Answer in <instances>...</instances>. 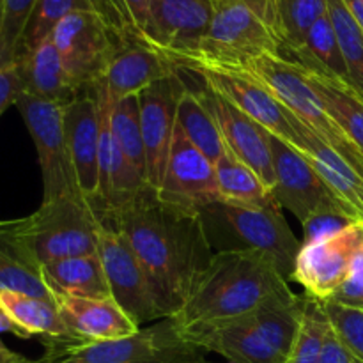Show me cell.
Segmentation results:
<instances>
[{
  "label": "cell",
  "instance_id": "cell-1",
  "mask_svg": "<svg viewBox=\"0 0 363 363\" xmlns=\"http://www.w3.org/2000/svg\"><path fill=\"white\" fill-rule=\"evenodd\" d=\"M101 222L130 243L160 315L172 318L215 255L201 213L165 204L147 188L128 206L106 213Z\"/></svg>",
  "mask_w": 363,
  "mask_h": 363
},
{
  "label": "cell",
  "instance_id": "cell-2",
  "mask_svg": "<svg viewBox=\"0 0 363 363\" xmlns=\"http://www.w3.org/2000/svg\"><path fill=\"white\" fill-rule=\"evenodd\" d=\"M291 291L289 280L262 255L215 252L183 307L169 318L181 337L250 318L266 301Z\"/></svg>",
  "mask_w": 363,
  "mask_h": 363
},
{
  "label": "cell",
  "instance_id": "cell-3",
  "mask_svg": "<svg viewBox=\"0 0 363 363\" xmlns=\"http://www.w3.org/2000/svg\"><path fill=\"white\" fill-rule=\"evenodd\" d=\"M13 223L21 245L39 266L98 250L101 220L82 195L45 201L38 211Z\"/></svg>",
  "mask_w": 363,
  "mask_h": 363
},
{
  "label": "cell",
  "instance_id": "cell-4",
  "mask_svg": "<svg viewBox=\"0 0 363 363\" xmlns=\"http://www.w3.org/2000/svg\"><path fill=\"white\" fill-rule=\"evenodd\" d=\"M195 64V62H194ZM222 67V66H220ZM264 85L303 126L339 152L363 177V152L326 112L318 92L312 89L303 67L282 53L259 57L241 67H233Z\"/></svg>",
  "mask_w": 363,
  "mask_h": 363
},
{
  "label": "cell",
  "instance_id": "cell-5",
  "mask_svg": "<svg viewBox=\"0 0 363 363\" xmlns=\"http://www.w3.org/2000/svg\"><path fill=\"white\" fill-rule=\"evenodd\" d=\"M41 363H190L206 353L181 337L170 319L140 328L124 339L80 342L71 337L43 340Z\"/></svg>",
  "mask_w": 363,
  "mask_h": 363
},
{
  "label": "cell",
  "instance_id": "cell-6",
  "mask_svg": "<svg viewBox=\"0 0 363 363\" xmlns=\"http://www.w3.org/2000/svg\"><path fill=\"white\" fill-rule=\"evenodd\" d=\"M206 227L229 236L225 250H247L262 255L291 280L301 241L296 240L289 223L277 204L245 206L216 202L201 211Z\"/></svg>",
  "mask_w": 363,
  "mask_h": 363
},
{
  "label": "cell",
  "instance_id": "cell-7",
  "mask_svg": "<svg viewBox=\"0 0 363 363\" xmlns=\"http://www.w3.org/2000/svg\"><path fill=\"white\" fill-rule=\"evenodd\" d=\"M282 53L272 25L241 0H213V16L197 53L181 64L241 67L259 57Z\"/></svg>",
  "mask_w": 363,
  "mask_h": 363
},
{
  "label": "cell",
  "instance_id": "cell-8",
  "mask_svg": "<svg viewBox=\"0 0 363 363\" xmlns=\"http://www.w3.org/2000/svg\"><path fill=\"white\" fill-rule=\"evenodd\" d=\"M269 140L275 169L272 194L280 209L291 211L301 223L318 215H340L362 222L357 211L325 183L303 152L272 133Z\"/></svg>",
  "mask_w": 363,
  "mask_h": 363
},
{
  "label": "cell",
  "instance_id": "cell-9",
  "mask_svg": "<svg viewBox=\"0 0 363 363\" xmlns=\"http://www.w3.org/2000/svg\"><path fill=\"white\" fill-rule=\"evenodd\" d=\"M197 74L211 91L229 99L234 106L247 113L268 133L282 138L294 149L303 152L307 128L259 82L233 67L209 64H181Z\"/></svg>",
  "mask_w": 363,
  "mask_h": 363
},
{
  "label": "cell",
  "instance_id": "cell-10",
  "mask_svg": "<svg viewBox=\"0 0 363 363\" xmlns=\"http://www.w3.org/2000/svg\"><path fill=\"white\" fill-rule=\"evenodd\" d=\"M67 103L46 101L21 92L16 106L38 151L43 177V202L64 195H80L74 181L64 128Z\"/></svg>",
  "mask_w": 363,
  "mask_h": 363
},
{
  "label": "cell",
  "instance_id": "cell-11",
  "mask_svg": "<svg viewBox=\"0 0 363 363\" xmlns=\"http://www.w3.org/2000/svg\"><path fill=\"white\" fill-rule=\"evenodd\" d=\"M67 78L78 92H85L105 74L117 50L124 46L101 18L92 11L67 14L52 32Z\"/></svg>",
  "mask_w": 363,
  "mask_h": 363
},
{
  "label": "cell",
  "instance_id": "cell-12",
  "mask_svg": "<svg viewBox=\"0 0 363 363\" xmlns=\"http://www.w3.org/2000/svg\"><path fill=\"white\" fill-rule=\"evenodd\" d=\"M363 243V222H353L339 233L301 245L291 280L307 296L326 303L350 277L354 255Z\"/></svg>",
  "mask_w": 363,
  "mask_h": 363
},
{
  "label": "cell",
  "instance_id": "cell-13",
  "mask_svg": "<svg viewBox=\"0 0 363 363\" xmlns=\"http://www.w3.org/2000/svg\"><path fill=\"white\" fill-rule=\"evenodd\" d=\"M96 254L103 264L110 294L119 307L140 328L145 323L160 321L162 315L152 298L144 268L123 234L101 222Z\"/></svg>",
  "mask_w": 363,
  "mask_h": 363
},
{
  "label": "cell",
  "instance_id": "cell-14",
  "mask_svg": "<svg viewBox=\"0 0 363 363\" xmlns=\"http://www.w3.org/2000/svg\"><path fill=\"white\" fill-rule=\"evenodd\" d=\"M211 16V0H151L142 43L176 64L197 53Z\"/></svg>",
  "mask_w": 363,
  "mask_h": 363
},
{
  "label": "cell",
  "instance_id": "cell-15",
  "mask_svg": "<svg viewBox=\"0 0 363 363\" xmlns=\"http://www.w3.org/2000/svg\"><path fill=\"white\" fill-rule=\"evenodd\" d=\"M155 195L165 204L191 213L220 202L215 163L190 144L179 126H176L165 174Z\"/></svg>",
  "mask_w": 363,
  "mask_h": 363
},
{
  "label": "cell",
  "instance_id": "cell-16",
  "mask_svg": "<svg viewBox=\"0 0 363 363\" xmlns=\"http://www.w3.org/2000/svg\"><path fill=\"white\" fill-rule=\"evenodd\" d=\"M186 91L179 67L176 73L156 82L138 94L142 137H144L147 184L156 191L162 184L177 126V106Z\"/></svg>",
  "mask_w": 363,
  "mask_h": 363
},
{
  "label": "cell",
  "instance_id": "cell-17",
  "mask_svg": "<svg viewBox=\"0 0 363 363\" xmlns=\"http://www.w3.org/2000/svg\"><path fill=\"white\" fill-rule=\"evenodd\" d=\"M67 149L78 194L94 208L99 202V135L101 103L91 92H82L66 105L64 113Z\"/></svg>",
  "mask_w": 363,
  "mask_h": 363
},
{
  "label": "cell",
  "instance_id": "cell-18",
  "mask_svg": "<svg viewBox=\"0 0 363 363\" xmlns=\"http://www.w3.org/2000/svg\"><path fill=\"white\" fill-rule=\"evenodd\" d=\"M201 92L213 116L216 117L227 152L254 170L262 183L272 190L275 184V169H273L272 140L268 131L259 126L247 113L241 112L238 106H234L229 99L211 91L204 82L201 85Z\"/></svg>",
  "mask_w": 363,
  "mask_h": 363
},
{
  "label": "cell",
  "instance_id": "cell-19",
  "mask_svg": "<svg viewBox=\"0 0 363 363\" xmlns=\"http://www.w3.org/2000/svg\"><path fill=\"white\" fill-rule=\"evenodd\" d=\"M177 66L158 50L144 43L121 46L98 82L108 101L138 96L156 82L176 73Z\"/></svg>",
  "mask_w": 363,
  "mask_h": 363
},
{
  "label": "cell",
  "instance_id": "cell-20",
  "mask_svg": "<svg viewBox=\"0 0 363 363\" xmlns=\"http://www.w3.org/2000/svg\"><path fill=\"white\" fill-rule=\"evenodd\" d=\"M55 301L73 340L106 342L124 339L140 330L113 298L62 296Z\"/></svg>",
  "mask_w": 363,
  "mask_h": 363
},
{
  "label": "cell",
  "instance_id": "cell-21",
  "mask_svg": "<svg viewBox=\"0 0 363 363\" xmlns=\"http://www.w3.org/2000/svg\"><path fill=\"white\" fill-rule=\"evenodd\" d=\"M204 353H216L229 363H286L247 319L213 326L183 337Z\"/></svg>",
  "mask_w": 363,
  "mask_h": 363
},
{
  "label": "cell",
  "instance_id": "cell-22",
  "mask_svg": "<svg viewBox=\"0 0 363 363\" xmlns=\"http://www.w3.org/2000/svg\"><path fill=\"white\" fill-rule=\"evenodd\" d=\"M16 64L20 67L21 80H23V92L34 96V98L69 103L78 94H82L67 78L52 38L45 39L30 52L21 55Z\"/></svg>",
  "mask_w": 363,
  "mask_h": 363
},
{
  "label": "cell",
  "instance_id": "cell-23",
  "mask_svg": "<svg viewBox=\"0 0 363 363\" xmlns=\"http://www.w3.org/2000/svg\"><path fill=\"white\" fill-rule=\"evenodd\" d=\"M41 275L53 298H112L98 254L57 259L41 266Z\"/></svg>",
  "mask_w": 363,
  "mask_h": 363
},
{
  "label": "cell",
  "instance_id": "cell-24",
  "mask_svg": "<svg viewBox=\"0 0 363 363\" xmlns=\"http://www.w3.org/2000/svg\"><path fill=\"white\" fill-rule=\"evenodd\" d=\"M0 291L53 300L41 275V266L21 245L13 220H0Z\"/></svg>",
  "mask_w": 363,
  "mask_h": 363
},
{
  "label": "cell",
  "instance_id": "cell-25",
  "mask_svg": "<svg viewBox=\"0 0 363 363\" xmlns=\"http://www.w3.org/2000/svg\"><path fill=\"white\" fill-rule=\"evenodd\" d=\"M0 311L14 323L21 339L41 337L46 340L71 337L57 301L53 300L0 291Z\"/></svg>",
  "mask_w": 363,
  "mask_h": 363
},
{
  "label": "cell",
  "instance_id": "cell-26",
  "mask_svg": "<svg viewBox=\"0 0 363 363\" xmlns=\"http://www.w3.org/2000/svg\"><path fill=\"white\" fill-rule=\"evenodd\" d=\"M303 155L311 160L325 183L357 211L363 222V177L360 174L308 128L305 130Z\"/></svg>",
  "mask_w": 363,
  "mask_h": 363
},
{
  "label": "cell",
  "instance_id": "cell-27",
  "mask_svg": "<svg viewBox=\"0 0 363 363\" xmlns=\"http://www.w3.org/2000/svg\"><path fill=\"white\" fill-rule=\"evenodd\" d=\"M303 67V66H301ZM312 89L318 92L337 126L363 152V98L346 82H340L318 69L303 67Z\"/></svg>",
  "mask_w": 363,
  "mask_h": 363
},
{
  "label": "cell",
  "instance_id": "cell-28",
  "mask_svg": "<svg viewBox=\"0 0 363 363\" xmlns=\"http://www.w3.org/2000/svg\"><path fill=\"white\" fill-rule=\"evenodd\" d=\"M303 307L305 298H300L293 291H287L266 301L257 312L248 318V321L261 333L262 339L287 360L300 330Z\"/></svg>",
  "mask_w": 363,
  "mask_h": 363
},
{
  "label": "cell",
  "instance_id": "cell-29",
  "mask_svg": "<svg viewBox=\"0 0 363 363\" xmlns=\"http://www.w3.org/2000/svg\"><path fill=\"white\" fill-rule=\"evenodd\" d=\"M287 59L294 60L296 64L311 69H318L321 73L330 74L340 82L351 85L350 73H347L346 60H344L342 50H340L339 39H337L335 28H333L330 16L319 18L308 32L305 34L303 41L294 50L282 53Z\"/></svg>",
  "mask_w": 363,
  "mask_h": 363
},
{
  "label": "cell",
  "instance_id": "cell-30",
  "mask_svg": "<svg viewBox=\"0 0 363 363\" xmlns=\"http://www.w3.org/2000/svg\"><path fill=\"white\" fill-rule=\"evenodd\" d=\"M177 126L190 144L213 163L218 162L227 152L216 117L206 103L201 89H194L186 84V91L181 96L177 106Z\"/></svg>",
  "mask_w": 363,
  "mask_h": 363
},
{
  "label": "cell",
  "instance_id": "cell-31",
  "mask_svg": "<svg viewBox=\"0 0 363 363\" xmlns=\"http://www.w3.org/2000/svg\"><path fill=\"white\" fill-rule=\"evenodd\" d=\"M215 170L220 202L245 206L277 204L272 190L262 183L261 177L230 152H225L215 163Z\"/></svg>",
  "mask_w": 363,
  "mask_h": 363
},
{
  "label": "cell",
  "instance_id": "cell-32",
  "mask_svg": "<svg viewBox=\"0 0 363 363\" xmlns=\"http://www.w3.org/2000/svg\"><path fill=\"white\" fill-rule=\"evenodd\" d=\"M273 30L282 43V53L294 50L308 28L328 14V0H272Z\"/></svg>",
  "mask_w": 363,
  "mask_h": 363
},
{
  "label": "cell",
  "instance_id": "cell-33",
  "mask_svg": "<svg viewBox=\"0 0 363 363\" xmlns=\"http://www.w3.org/2000/svg\"><path fill=\"white\" fill-rule=\"evenodd\" d=\"M108 117L113 138H116L119 149L137 167L138 172L147 179L138 96H130V98L119 99V101H108Z\"/></svg>",
  "mask_w": 363,
  "mask_h": 363
},
{
  "label": "cell",
  "instance_id": "cell-34",
  "mask_svg": "<svg viewBox=\"0 0 363 363\" xmlns=\"http://www.w3.org/2000/svg\"><path fill=\"white\" fill-rule=\"evenodd\" d=\"M328 16L346 60L351 87L363 98V32L342 0H328Z\"/></svg>",
  "mask_w": 363,
  "mask_h": 363
},
{
  "label": "cell",
  "instance_id": "cell-35",
  "mask_svg": "<svg viewBox=\"0 0 363 363\" xmlns=\"http://www.w3.org/2000/svg\"><path fill=\"white\" fill-rule=\"evenodd\" d=\"M328 330L330 323L323 311L321 301L305 296L300 330H298V335L286 363H319Z\"/></svg>",
  "mask_w": 363,
  "mask_h": 363
},
{
  "label": "cell",
  "instance_id": "cell-36",
  "mask_svg": "<svg viewBox=\"0 0 363 363\" xmlns=\"http://www.w3.org/2000/svg\"><path fill=\"white\" fill-rule=\"evenodd\" d=\"M38 0H0V69L16 64Z\"/></svg>",
  "mask_w": 363,
  "mask_h": 363
},
{
  "label": "cell",
  "instance_id": "cell-37",
  "mask_svg": "<svg viewBox=\"0 0 363 363\" xmlns=\"http://www.w3.org/2000/svg\"><path fill=\"white\" fill-rule=\"evenodd\" d=\"M74 11H92L89 0H38L21 41L20 57L48 39L57 25Z\"/></svg>",
  "mask_w": 363,
  "mask_h": 363
},
{
  "label": "cell",
  "instance_id": "cell-38",
  "mask_svg": "<svg viewBox=\"0 0 363 363\" xmlns=\"http://www.w3.org/2000/svg\"><path fill=\"white\" fill-rule=\"evenodd\" d=\"M330 328L350 351L357 363H363V311L362 308L346 307V305L326 301L323 303Z\"/></svg>",
  "mask_w": 363,
  "mask_h": 363
},
{
  "label": "cell",
  "instance_id": "cell-39",
  "mask_svg": "<svg viewBox=\"0 0 363 363\" xmlns=\"http://www.w3.org/2000/svg\"><path fill=\"white\" fill-rule=\"evenodd\" d=\"M92 13L101 18L103 23L112 30V34L123 45L142 43L137 27L133 23L126 0H89Z\"/></svg>",
  "mask_w": 363,
  "mask_h": 363
},
{
  "label": "cell",
  "instance_id": "cell-40",
  "mask_svg": "<svg viewBox=\"0 0 363 363\" xmlns=\"http://www.w3.org/2000/svg\"><path fill=\"white\" fill-rule=\"evenodd\" d=\"M330 301L346 305V307L362 308L363 311V243L360 250L354 255L350 277H347L346 282L342 284V287L337 291L335 296Z\"/></svg>",
  "mask_w": 363,
  "mask_h": 363
},
{
  "label": "cell",
  "instance_id": "cell-41",
  "mask_svg": "<svg viewBox=\"0 0 363 363\" xmlns=\"http://www.w3.org/2000/svg\"><path fill=\"white\" fill-rule=\"evenodd\" d=\"M353 222L354 220H350L346 218V216H340V215L312 216L311 220L301 223V225H303V241H301V245L323 240V238L326 236H332V234L339 233L340 229H344V227L350 225V223Z\"/></svg>",
  "mask_w": 363,
  "mask_h": 363
},
{
  "label": "cell",
  "instance_id": "cell-42",
  "mask_svg": "<svg viewBox=\"0 0 363 363\" xmlns=\"http://www.w3.org/2000/svg\"><path fill=\"white\" fill-rule=\"evenodd\" d=\"M21 92H23V80L18 64L0 69V116L11 105H16Z\"/></svg>",
  "mask_w": 363,
  "mask_h": 363
},
{
  "label": "cell",
  "instance_id": "cell-43",
  "mask_svg": "<svg viewBox=\"0 0 363 363\" xmlns=\"http://www.w3.org/2000/svg\"><path fill=\"white\" fill-rule=\"evenodd\" d=\"M319 363H357V360L351 357L350 351L342 346V342L337 339L333 330L330 328L328 333H326L325 344H323Z\"/></svg>",
  "mask_w": 363,
  "mask_h": 363
},
{
  "label": "cell",
  "instance_id": "cell-44",
  "mask_svg": "<svg viewBox=\"0 0 363 363\" xmlns=\"http://www.w3.org/2000/svg\"><path fill=\"white\" fill-rule=\"evenodd\" d=\"M247 6H250L255 13L261 18H264L269 25L273 27V9H272V0H241Z\"/></svg>",
  "mask_w": 363,
  "mask_h": 363
},
{
  "label": "cell",
  "instance_id": "cell-45",
  "mask_svg": "<svg viewBox=\"0 0 363 363\" xmlns=\"http://www.w3.org/2000/svg\"><path fill=\"white\" fill-rule=\"evenodd\" d=\"M342 2L347 7L351 16H353V20L357 21L360 30L363 32V0H342Z\"/></svg>",
  "mask_w": 363,
  "mask_h": 363
},
{
  "label": "cell",
  "instance_id": "cell-46",
  "mask_svg": "<svg viewBox=\"0 0 363 363\" xmlns=\"http://www.w3.org/2000/svg\"><path fill=\"white\" fill-rule=\"evenodd\" d=\"M0 363H39V362L28 360V358L14 353V351L7 350L4 344H0Z\"/></svg>",
  "mask_w": 363,
  "mask_h": 363
},
{
  "label": "cell",
  "instance_id": "cell-47",
  "mask_svg": "<svg viewBox=\"0 0 363 363\" xmlns=\"http://www.w3.org/2000/svg\"><path fill=\"white\" fill-rule=\"evenodd\" d=\"M2 333H14V335L21 337L20 332H18V328L14 326V323L11 321L2 311H0V335H2ZM0 344H2V340H0Z\"/></svg>",
  "mask_w": 363,
  "mask_h": 363
},
{
  "label": "cell",
  "instance_id": "cell-48",
  "mask_svg": "<svg viewBox=\"0 0 363 363\" xmlns=\"http://www.w3.org/2000/svg\"><path fill=\"white\" fill-rule=\"evenodd\" d=\"M190 363H215V362L206 360V357H204V358H199V360H194V362H190Z\"/></svg>",
  "mask_w": 363,
  "mask_h": 363
},
{
  "label": "cell",
  "instance_id": "cell-49",
  "mask_svg": "<svg viewBox=\"0 0 363 363\" xmlns=\"http://www.w3.org/2000/svg\"><path fill=\"white\" fill-rule=\"evenodd\" d=\"M38 362H39V360H38ZM39 363H41V362H39Z\"/></svg>",
  "mask_w": 363,
  "mask_h": 363
},
{
  "label": "cell",
  "instance_id": "cell-50",
  "mask_svg": "<svg viewBox=\"0 0 363 363\" xmlns=\"http://www.w3.org/2000/svg\"><path fill=\"white\" fill-rule=\"evenodd\" d=\"M211 2H213V0H211Z\"/></svg>",
  "mask_w": 363,
  "mask_h": 363
}]
</instances>
